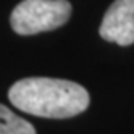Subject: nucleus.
<instances>
[{
	"label": "nucleus",
	"mask_w": 134,
	"mask_h": 134,
	"mask_svg": "<svg viewBox=\"0 0 134 134\" xmlns=\"http://www.w3.org/2000/svg\"><path fill=\"white\" fill-rule=\"evenodd\" d=\"M8 99L18 110L41 118H71L89 107V92L81 84L57 78L16 81Z\"/></svg>",
	"instance_id": "f257e3e1"
},
{
	"label": "nucleus",
	"mask_w": 134,
	"mask_h": 134,
	"mask_svg": "<svg viewBox=\"0 0 134 134\" xmlns=\"http://www.w3.org/2000/svg\"><path fill=\"white\" fill-rule=\"evenodd\" d=\"M71 12L68 0H23L12 12L10 24L16 34L32 36L62 27Z\"/></svg>",
	"instance_id": "f03ea898"
},
{
	"label": "nucleus",
	"mask_w": 134,
	"mask_h": 134,
	"mask_svg": "<svg viewBox=\"0 0 134 134\" xmlns=\"http://www.w3.org/2000/svg\"><path fill=\"white\" fill-rule=\"evenodd\" d=\"M99 34L121 47L134 44V0H115L100 23Z\"/></svg>",
	"instance_id": "7ed1b4c3"
},
{
	"label": "nucleus",
	"mask_w": 134,
	"mask_h": 134,
	"mask_svg": "<svg viewBox=\"0 0 134 134\" xmlns=\"http://www.w3.org/2000/svg\"><path fill=\"white\" fill-rule=\"evenodd\" d=\"M0 134H36L34 126L0 103Z\"/></svg>",
	"instance_id": "20e7f679"
}]
</instances>
